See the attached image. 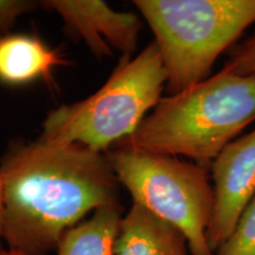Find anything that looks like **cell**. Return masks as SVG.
Listing matches in <instances>:
<instances>
[{
	"mask_svg": "<svg viewBox=\"0 0 255 255\" xmlns=\"http://www.w3.org/2000/svg\"><path fill=\"white\" fill-rule=\"evenodd\" d=\"M6 248L49 255L89 213L119 203L107 156L81 144L13 142L0 161Z\"/></svg>",
	"mask_w": 255,
	"mask_h": 255,
	"instance_id": "1",
	"label": "cell"
},
{
	"mask_svg": "<svg viewBox=\"0 0 255 255\" xmlns=\"http://www.w3.org/2000/svg\"><path fill=\"white\" fill-rule=\"evenodd\" d=\"M255 121V75L218 73L162 97L131 136L115 148L183 156L208 168Z\"/></svg>",
	"mask_w": 255,
	"mask_h": 255,
	"instance_id": "2",
	"label": "cell"
},
{
	"mask_svg": "<svg viewBox=\"0 0 255 255\" xmlns=\"http://www.w3.org/2000/svg\"><path fill=\"white\" fill-rule=\"evenodd\" d=\"M167 75L155 41L138 56H122L95 94L51 110L39 141L81 144L101 152L136 131L161 101Z\"/></svg>",
	"mask_w": 255,
	"mask_h": 255,
	"instance_id": "3",
	"label": "cell"
},
{
	"mask_svg": "<svg viewBox=\"0 0 255 255\" xmlns=\"http://www.w3.org/2000/svg\"><path fill=\"white\" fill-rule=\"evenodd\" d=\"M154 32L170 95L209 77L216 59L255 23V0H136Z\"/></svg>",
	"mask_w": 255,
	"mask_h": 255,
	"instance_id": "4",
	"label": "cell"
},
{
	"mask_svg": "<svg viewBox=\"0 0 255 255\" xmlns=\"http://www.w3.org/2000/svg\"><path fill=\"white\" fill-rule=\"evenodd\" d=\"M105 156L133 203L180 229L191 255H214L207 239L214 210L208 168L132 148H114Z\"/></svg>",
	"mask_w": 255,
	"mask_h": 255,
	"instance_id": "5",
	"label": "cell"
},
{
	"mask_svg": "<svg viewBox=\"0 0 255 255\" xmlns=\"http://www.w3.org/2000/svg\"><path fill=\"white\" fill-rule=\"evenodd\" d=\"M209 171L214 210L207 239L215 253L255 196V129L225 146L212 162Z\"/></svg>",
	"mask_w": 255,
	"mask_h": 255,
	"instance_id": "6",
	"label": "cell"
},
{
	"mask_svg": "<svg viewBox=\"0 0 255 255\" xmlns=\"http://www.w3.org/2000/svg\"><path fill=\"white\" fill-rule=\"evenodd\" d=\"M43 7L56 12L70 33L78 37L98 58L131 56L138 43L142 21L132 12H117L104 1L46 0Z\"/></svg>",
	"mask_w": 255,
	"mask_h": 255,
	"instance_id": "7",
	"label": "cell"
},
{
	"mask_svg": "<svg viewBox=\"0 0 255 255\" xmlns=\"http://www.w3.org/2000/svg\"><path fill=\"white\" fill-rule=\"evenodd\" d=\"M69 64L62 50L51 47L36 33L0 36V84L4 87L19 88L40 81L56 88V69Z\"/></svg>",
	"mask_w": 255,
	"mask_h": 255,
	"instance_id": "8",
	"label": "cell"
},
{
	"mask_svg": "<svg viewBox=\"0 0 255 255\" xmlns=\"http://www.w3.org/2000/svg\"><path fill=\"white\" fill-rule=\"evenodd\" d=\"M115 255H191L182 232L133 203L120 223Z\"/></svg>",
	"mask_w": 255,
	"mask_h": 255,
	"instance_id": "9",
	"label": "cell"
},
{
	"mask_svg": "<svg viewBox=\"0 0 255 255\" xmlns=\"http://www.w3.org/2000/svg\"><path fill=\"white\" fill-rule=\"evenodd\" d=\"M122 218L120 203L96 209L90 219L79 222L63 235L57 255H115Z\"/></svg>",
	"mask_w": 255,
	"mask_h": 255,
	"instance_id": "10",
	"label": "cell"
},
{
	"mask_svg": "<svg viewBox=\"0 0 255 255\" xmlns=\"http://www.w3.org/2000/svg\"><path fill=\"white\" fill-rule=\"evenodd\" d=\"M216 255H255V196L244 210L227 240Z\"/></svg>",
	"mask_w": 255,
	"mask_h": 255,
	"instance_id": "11",
	"label": "cell"
},
{
	"mask_svg": "<svg viewBox=\"0 0 255 255\" xmlns=\"http://www.w3.org/2000/svg\"><path fill=\"white\" fill-rule=\"evenodd\" d=\"M222 69L235 75H255V30L228 51Z\"/></svg>",
	"mask_w": 255,
	"mask_h": 255,
	"instance_id": "12",
	"label": "cell"
},
{
	"mask_svg": "<svg viewBox=\"0 0 255 255\" xmlns=\"http://www.w3.org/2000/svg\"><path fill=\"white\" fill-rule=\"evenodd\" d=\"M36 7L30 0H0V36L11 33L18 19Z\"/></svg>",
	"mask_w": 255,
	"mask_h": 255,
	"instance_id": "13",
	"label": "cell"
},
{
	"mask_svg": "<svg viewBox=\"0 0 255 255\" xmlns=\"http://www.w3.org/2000/svg\"><path fill=\"white\" fill-rule=\"evenodd\" d=\"M1 215H2V177L0 174V248H1Z\"/></svg>",
	"mask_w": 255,
	"mask_h": 255,
	"instance_id": "14",
	"label": "cell"
},
{
	"mask_svg": "<svg viewBox=\"0 0 255 255\" xmlns=\"http://www.w3.org/2000/svg\"><path fill=\"white\" fill-rule=\"evenodd\" d=\"M0 255H26L24 253H20V252L8 250V248H0Z\"/></svg>",
	"mask_w": 255,
	"mask_h": 255,
	"instance_id": "15",
	"label": "cell"
}]
</instances>
